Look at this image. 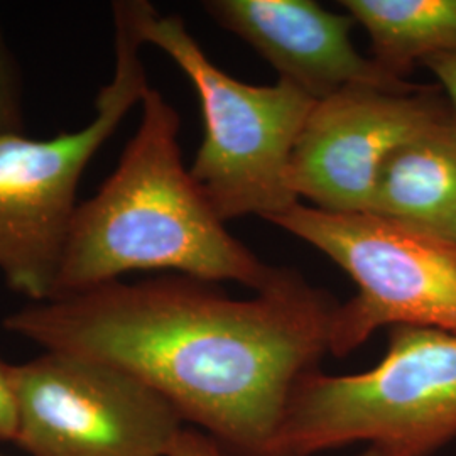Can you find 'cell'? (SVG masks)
<instances>
[{
	"label": "cell",
	"mask_w": 456,
	"mask_h": 456,
	"mask_svg": "<svg viewBox=\"0 0 456 456\" xmlns=\"http://www.w3.org/2000/svg\"><path fill=\"white\" fill-rule=\"evenodd\" d=\"M212 284L112 281L29 303L4 328L134 375L225 455L269 456L294 387L330 354L338 303L293 269L248 299Z\"/></svg>",
	"instance_id": "6da1fadb"
},
{
	"label": "cell",
	"mask_w": 456,
	"mask_h": 456,
	"mask_svg": "<svg viewBox=\"0 0 456 456\" xmlns=\"http://www.w3.org/2000/svg\"><path fill=\"white\" fill-rule=\"evenodd\" d=\"M141 107V124L114 173L77 207L51 299L135 271L233 281L256 293L274 286L286 269L237 240L184 167L176 109L152 86Z\"/></svg>",
	"instance_id": "7a4b0ae2"
},
{
	"label": "cell",
	"mask_w": 456,
	"mask_h": 456,
	"mask_svg": "<svg viewBox=\"0 0 456 456\" xmlns=\"http://www.w3.org/2000/svg\"><path fill=\"white\" fill-rule=\"evenodd\" d=\"M453 438L455 331L392 326L372 369L313 370L297 382L269 456H311L354 443L379 456H431Z\"/></svg>",
	"instance_id": "3957f363"
},
{
	"label": "cell",
	"mask_w": 456,
	"mask_h": 456,
	"mask_svg": "<svg viewBox=\"0 0 456 456\" xmlns=\"http://www.w3.org/2000/svg\"><path fill=\"white\" fill-rule=\"evenodd\" d=\"M144 45L166 53L195 86L205 135L190 175L224 220L256 215L264 220L299 203L289 186V163L318 100L286 80L250 85L213 63L183 17L161 16L147 0H134Z\"/></svg>",
	"instance_id": "277c9868"
},
{
	"label": "cell",
	"mask_w": 456,
	"mask_h": 456,
	"mask_svg": "<svg viewBox=\"0 0 456 456\" xmlns=\"http://www.w3.org/2000/svg\"><path fill=\"white\" fill-rule=\"evenodd\" d=\"M115 68L95 98V117L51 139L0 137V274L29 303L54 294L77 191L88 163L149 88L134 0L112 4Z\"/></svg>",
	"instance_id": "5b68a950"
},
{
	"label": "cell",
	"mask_w": 456,
	"mask_h": 456,
	"mask_svg": "<svg viewBox=\"0 0 456 456\" xmlns=\"http://www.w3.org/2000/svg\"><path fill=\"white\" fill-rule=\"evenodd\" d=\"M318 248L357 294L337 306L330 354L345 357L386 326L456 333V242L372 212H325L303 203L267 220Z\"/></svg>",
	"instance_id": "8992f818"
},
{
	"label": "cell",
	"mask_w": 456,
	"mask_h": 456,
	"mask_svg": "<svg viewBox=\"0 0 456 456\" xmlns=\"http://www.w3.org/2000/svg\"><path fill=\"white\" fill-rule=\"evenodd\" d=\"M17 444L33 456H166L176 409L114 365L61 352L12 365Z\"/></svg>",
	"instance_id": "52a82bcc"
},
{
	"label": "cell",
	"mask_w": 456,
	"mask_h": 456,
	"mask_svg": "<svg viewBox=\"0 0 456 456\" xmlns=\"http://www.w3.org/2000/svg\"><path fill=\"white\" fill-rule=\"evenodd\" d=\"M450 110L438 85L411 92L352 86L318 100L291 156L294 195L325 212H370L392 152Z\"/></svg>",
	"instance_id": "ba28073f"
},
{
	"label": "cell",
	"mask_w": 456,
	"mask_h": 456,
	"mask_svg": "<svg viewBox=\"0 0 456 456\" xmlns=\"http://www.w3.org/2000/svg\"><path fill=\"white\" fill-rule=\"evenodd\" d=\"M203 9L314 100L352 86L411 92L421 85L389 73L352 43L355 20L314 0H208Z\"/></svg>",
	"instance_id": "9c48e42d"
},
{
	"label": "cell",
	"mask_w": 456,
	"mask_h": 456,
	"mask_svg": "<svg viewBox=\"0 0 456 456\" xmlns=\"http://www.w3.org/2000/svg\"><path fill=\"white\" fill-rule=\"evenodd\" d=\"M372 213L453 240L456 232V112L395 149L375 188Z\"/></svg>",
	"instance_id": "30bf717a"
},
{
	"label": "cell",
	"mask_w": 456,
	"mask_h": 456,
	"mask_svg": "<svg viewBox=\"0 0 456 456\" xmlns=\"http://www.w3.org/2000/svg\"><path fill=\"white\" fill-rule=\"evenodd\" d=\"M369 34L372 60L408 80L431 56H456V0H342Z\"/></svg>",
	"instance_id": "8fae6325"
},
{
	"label": "cell",
	"mask_w": 456,
	"mask_h": 456,
	"mask_svg": "<svg viewBox=\"0 0 456 456\" xmlns=\"http://www.w3.org/2000/svg\"><path fill=\"white\" fill-rule=\"evenodd\" d=\"M22 77L0 28V137L26 134Z\"/></svg>",
	"instance_id": "7c38bea8"
},
{
	"label": "cell",
	"mask_w": 456,
	"mask_h": 456,
	"mask_svg": "<svg viewBox=\"0 0 456 456\" xmlns=\"http://www.w3.org/2000/svg\"><path fill=\"white\" fill-rule=\"evenodd\" d=\"M17 401L12 365L0 359V441H14L17 438Z\"/></svg>",
	"instance_id": "4fadbf2b"
},
{
	"label": "cell",
	"mask_w": 456,
	"mask_h": 456,
	"mask_svg": "<svg viewBox=\"0 0 456 456\" xmlns=\"http://www.w3.org/2000/svg\"><path fill=\"white\" fill-rule=\"evenodd\" d=\"M166 456H227L215 441L198 429H181L171 443ZM359 456H379L372 448H367Z\"/></svg>",
	"instance_id": "5bb4252c"
},
{
	"label": "cell",
	"mask_w": 456,
	"mask_h": 456,
	"mask_svg": "<svg viewBox=\"0 0 456 456\" xmlns=\"http://www.w3.org/2000/svg\"><path fill=\"white\" fill-rule=\"evenodd\" d=\"M421 65L435 75V78L438 80V86L456 112V56H450V54L431 56L424 60Z\"/></svg>",
	"instance_id": "9a60e30c"
},
{
	"label": "cell",
	"mask_w": 456,
	"mask_h": 456,
	"mask_svg": "<svg viewBox=\"0 0 456 456\" xmlns=\"http://www.w3.org/2000/svg\"><path fill=\"white\" fill-rule=\"evenodd\" d=\"M453 240H455V242H456V232H455V235H453Z\"/></svg>",
	"instance_id": "2e32d148"
}]
</instances>
